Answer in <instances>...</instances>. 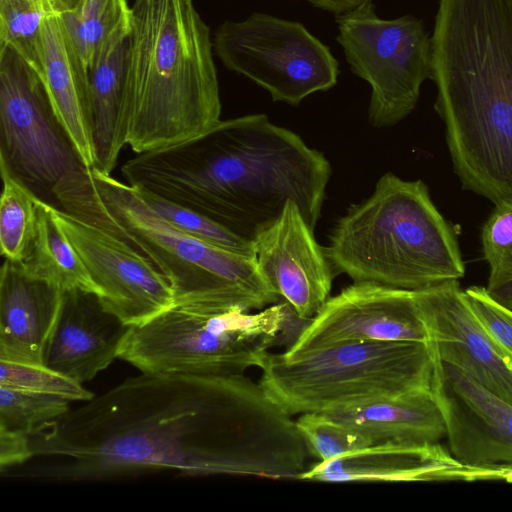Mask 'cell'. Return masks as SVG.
Segmentation results:
<instances>
[{
  "mask_svg": "<svg viewBox=\"0 0 512 512\" xmlns=\"http://www.w3.org/2000/svg\"><path fill=\"white\" fill-rule=\"evenodd\" d=\"M10 477L101 481L147 471L293 479L311 456L292 415L244 375L129 377L31 436Z\"/></svg>",
  "mask_w": 512,
  "mask_h": 512,
  "instance_id": "1",
  "label": "cell"
},
{
  "mask_svg": "<svg viewBox=\"0 0 512 512\" xmlns=\"http://www.w3.org/2000/svg\"><path fill=\"white\" fill-rule=\"evenodd\" d=\"M128 184L198 212L253 242L293 201L315 230L331 165L265 114L221 120L209 131L139 153L121 168Z\"/></svg>",
  "mask_w": 512,
  "mask_h": 512,
  "instance_id": "2",
  "label": "cell"
},
{
  "mask_svg": "<svg viewBox=\"0 0 512 512\" xmlns=\"http://www.w3.org/2000/svg\"><path fill=\"white\" fill-rule=\"evenodd\" d=\"M432 40L435 110L462 187L512 201V8L439 0Z\"/></svg>",
  "mask_w": 512,
  "mask_h": 512,
  "instance_id": "3",
  "label": "cell"
},
{
  "mask_svg": "<svg viewBox=\"0 0 512 512\" xmlns=\"http://www.w3.org/2000/svg\"><path fill=\"white\" fill-rule=\"evenodd\" d=\"M213 50L193 0L132 1L124 91L135 153L188 141L221 121Z\"/></svg>",
  "mask_w": 512,
  "mask_h": 512,
  "instance_id": "4",
  "label": "cell"
},
{
  "mask_svg": "<svg viewBox=\"0 0 512 512\" xmlns=\"http://www.w3.org/2000/svg\"><path fill=\"white\" fill-rule=\"evenodd\" d=\"M335 275L410 291L465 275L457 237L422 180L382 175L352 204L325 248Z\"/></svg>",
  "mask_w": 512,
  "mask_h": 512,
  "instance_id": "5",
  "label": "cell"
},
{
  "mask_svg": "<svg viewBox=\"0 0 512 512\" xmlns=\"http://www.w3.org/2000/svg\"><path fill=\"white\" fill-rule=\"evenodd\" d=\"M92 181L61 199L67 213L137 248L168 279L174 303L261 310L280 297L255 257L199 240L169 223L136 188L91 168Z\"/></svg>",
  "mask_w": 512,
  "mask_h": 512,
  "instance_id": "6",
  "label": "cell"
},
{
  "mask_svg": "<svg viewBox=\"0 0 512 512\" xmlns=\"http://www.w3.org/2000/svg\"><path fill=\"white\" fill-rule=\"evenodd\" d=\"M435 365L428 343L351 341L296 355L269 353L259 383L293 416L431 390Z\"/></svg>",
  "mask_w": 512,
  "mask_h": 512,
  "instance_id": "7",
  "label": "cell"
},
{
  "mask_svg": "<svg viewBox=\"0 0 512 512\" xmlns=\"http://www.w3.org/2000/svg\"><path fill=\"white\" fill-rule=\"evenodd\" d=\"M291 312L285 301L258 312L210 302L174 303L131 326L119 358L143 373L244 375L262 367Z\"/></svg>",
  "mask_w": 512,
  "mask_h": 512,
  "instance_id": "8",
  "label": "cell"
},
{
  "mask_svg": "<svg viewBox=\"0 0 512 512\" xmlns=\"http://www.w3.org/2000/svg\"><path fill=\"white\" fill-rule=\"evenodd\" d=\"M337 42L351 71L371 88L369 123L393 126L417 106L422 84L432 79V40L413 15L382 19L372 0L335 18Z\"/></svg>",
  "mask_w": 512,
  "mask_h": 512,
  "instance_id": "9",
  "label": "cell"
},
{
  "mask_svg": "<svg viewBox=\"0 0 512 512\" xmlns=\"http://www.w3.org/2000/svg\"><path fill=\"white\" fill-rule=\"evenodd\" d=\"M212 41L228 70L252 80L273 101L298 105L338 81L339 64L329 47L296 21L252 13L220 24Z\"/></svg>",
  "mask_w": 512,
  "mask_h": 512,
  "instance_id": "10",
  "label": "cell"
},
{
  "mask_svg": "<svg viewBox=\"0 0 512 512\" xmlns=\"http://www.w3.org/2000/svg\"><path fill=\"white\" fill-rule=\"evenodd\" d=\"M0 160L30 188L51 194L90 169L57 119L38 73L10 45L0 47Z\"/></svg>",
  "mask_w": 512,
  "mask_h": 512,
  "instance_id": "11",
  "label": "cell"
},
{
  "mask_svg": "<svg viewBox=\"0 0 512 512\" xmlns=\"http://www.w3.org/2000/svg\"><path fill=\"white\" fill-rule=\"evenodd\" d=\"M98 289L102 306L130 326L145 323L174 304L168 279L151 260L109 232L52 208Z\"/></svg>",
  "mask_w": 512,
  "mask_h": 512,
  "instance_id": "12",
  "label": "cell"
},
{
  "mask_svg": "<svg viewBox=\"0 0 512 512\" xmlns=\"http://www.w3.org/2000/svg\"><path fill=\"white\" fill-rule=\"evenodd\" d=\"M351 341L429 344L415 291L354 282L326 301L284 353L296 355Z\"/></svg>",
  "mask_w": 512,
  "mask_h": 512,
  "instance_id": "13",
  "label": "cell"
},
{
  "mask_svg": "<svg viewBox=\"0 0 512 512\" xmlns=\"http://www.w3.org/2000/svg\"><path fill=\"white\" fill-rule=\"evenodd\" d=\"M432 392L449 453L462 466H512V403L436 358Z\"/></svg>",
  "mask_w": 512,
  "mask_h": 512,
  "instance_id": "14",
  "label": "cell"
},
{
  "mask_svg": "<svg viewBox=\"0 0 512 512\" xmlns=\"http://www.w3.org/2000/svg\"><path fill=\"white\" fill-rule=\"evenodd\" d=\"M257 266L297 318L309 321L330 298L334 270L296 203L253 240Z\"/></svg>",
  "mask_w": 512,
  "mask_h": 512,
  "instance_id": "15",
  "label": "cell"
},
{
  "mask_svg": "<svg viewBox=\"0 0 512 512\" xmlns=\"http://www.w3.org/2000/svg\"><path fill=\"white\" fill-rule=\"evenodd\" d=\"M435 357L512 403V361L494 344L458 280L415 291Z\"/></svg>",
  "mask_w": 512,
  "mask_h": 512,
  "instance_id": "16",
  "label": "cell"
},
{
  "mask_svg": "<svg viewBox=\"0 0 512 512\" xmlns=\"http://www.w3.org/2000/svg\"><path fill=\"white\" fill-rule=\"evenodd\" d=\"M130 327L107 311L96 294L63 292L44 364L82 384L90 381L119 358Z\"/></svg>",
  "mask_w": 512,
  "mask_h": 512,
  "instance_id": "17",
  "label": "cell"
},
{
  "mask_svg": "<svg viewBox=\"0 0 512 512\" xmlns=\"http://www.w3.org/2000/svg\"><path fill=\"white\" fill-rule=\"evenodd\" d=\"M32 67L45 87L54 113L84 165L95 166L89 72L59 17L43 21Z\"/></svg>",
  "mask_w": 512,
  "mask_h": 512,
  "instance_id": "18",
  "label": "cell"
},
{
  "mask_svg": "<svg viewBox=\"0 0 512 512\" xmlns=\"http://www.w3.org/2000/svg\"><path fill=\"white\" fill-rule=\"evenodd\" d=\"M62 296L5 259L0 272V360L44 364Z\"/></svg>",
  "mask_w": 512,
  "mask_h": 512,
  "instance_id": "19",
  "label": "cell"
},
{
  "mask_svg": "<svg viewBox=\"0 0 512 512\" xmlns=\"http://www.w3.org/2000/svg\"><path fill=\"white\" fill-rule=\"evenodd\" d=\"M461 466L439 443H378L329 461H318L299 480L345 482L439 481Z\"/></svg>",
  "mask_w": 512,
  "mask_h": 512,
  "instance_id": "20",
  "label": "cell"
},
{
  "mask_svg": "<svg viewBox=\"0 0 512 512\" xmlns=\"http://www.w3.org/2000/svg\"><path fill=\"white\" fill-rule=\"evenodd\" d=\"M378 443L432 444L446 438L431 390L382 397L321 412Z\"/></svg>",
  "mask_w": 512,
  "mask_h": 512,
  "instance_id": "21",
  "label": "cell"
},
{
  "mask_svg": "<svg viewBox=\"0 0 512 512\" xmlns=\"http://www.w3.org/2000/svg\"><path fill=\"white\" fill-rule=\"evenodd\" d=\"M129 32L114 37L89 71L93 168L106 175H111L120 151L127 144L129 117L125 104L124 64Z\"/></svg>",
  "mask_w": 512,
  "mask_h": 512,
  "instance_id": "22",
  "label": "cell"
},
{
  "mask_svg": "<svg viewBox=\"0 0 512 512\" xmlns=\"http://www.w3.org/2000/svg\"><path fill=\"white\" fill-rule=\"evenodd\" d=\"M36 234L26 257L16 263L22 273L62 292L82 290L98 295L83 261L62 227L55 220L50 204L36 198Z\"/></svg>",
  "mask_w": 512,
  "mask_h": 512,
  "instance_id": "23",
  "label": "cell"
},
{
  "mask_svg": "<svg viewBox=\"0 0 512 512\" xmlns=\"http://www.w3.org/2000/svg\"><path fill=\"white\" fill-rule=\"evenodd\" d=\"M61 22L88 72L101 51L117 35L131 28L128 0H82L63 14Z\"/></svg>",
  "mask_w": 512,
  "mask_h": 512,
  "instance_id": "24",
  "label": "cell"
},
{
  "mask_svg": "<svg viewBox=\"0 0 512 512\" xmlns=\"http://www.w3.org/2000/svg\"><path fill=\"white\" fill-rule=\"evenodd\" d=\"M0 248L6 260L20 263L28 254L37 226L36 194L0 160Z\"/></svg>",
  "mask_w": 512,
  "mask_h": 512,
  "instance_id": "25",
  "label": "cell"
},
{
  "mask_svg": "<svg viewBox=\"0 0 512 512\" xmlns=\"http://www.w3.org/2000/svg\"><path fill=\"white\" fill-rule=\"evenodd\" d=\"M82 0H0V47H14L30 64L44 20L75 10Z\"/></svg>",
  "mask_w": 512,
  "mask_h": 512,
  "instance_id": "26",
  "label": "cell"
},
{
  "mask_svg": "<svg viewBox=\"0 0 512 512\" xmlns=\"http://www.w3.org/2000/svg\"><path fill=\"white\" fill-rule=\"evenodd\" d=\"M71 410L60 397L0 386V427L34 435Z\"/></svg>",
  "mask_w": 512,
  "mask_h": 512,
  "instance_id": "27",
  "label": "cell"
},
{
  "mask_svg": "<svg viewBox=\"0 0 512 512\" xmlns=\"http://www.w3.org/2000/svg\"><path fill=\"white\" fill-rule=\"evenodd\" d=\"M137 191L150 207L183 232L212 245L255 257L253 242L237 236L210 218L189 208L150 192L139 189Z\"/></svg>",
  "mask_w": 512,
  "mask_h": 512,
  "instance_id": "28",
  "label": "cell"
},
{
  "mask_svg": "<svg viewBox=\"0 0 512 512\" xmlns=\"http://www.w3.org/2000/svg\"><path fill=\"white\" fill-rule=\"evenodd\" d=\"M295 422L311 456L318 461L333 460L373 445L370 439L325 413H303Z\"/></svg>",
  "mask_w": 512,
  "mask_h": 512,
  "instance_id": "29",
  "label": "cell"
},
{
  "mask_svg": "<svg viewBox=\"0 0 512 512\" xmlns=\"http://www.w3.org/2000/svg\"><path fill=\"white\" fill-rule=\"evenodd\" d=\"M0 386L51 395L71 401H89L95 395L82 383L45 364L0 360Z\"/></svg>",
  "mask_w": 512,
  "mask_h": 512,
  "instance_id": "30",
  "label": "cell"
},
{
  "mask_svg": "<svg viewBox=\"0 0 512 512\" xmlns=\"http://www.w3.org/2000/svg\"><path fill=\"white\" fill-rule=\"evenodd\" d=\"M481 240L489 266L488 285L512 278V201L495 205L483 226Z\"/></svg>",
  "mask_w": 512,
  "mask_h": 512,
  "instance_id": "31",
  "label": "cell"
},
{
  "mask_svg": "<svg viewBox=\"0 0 512 512\" xmlns=\"http://www.w3.org/2000/svg\"><path fill=\"white\" fill-rule=\"evenodd\" d=\"M463 293L487 335L512 361V309L496 301L486 287L470 286Z\"/></svg>",
  "mask_w": 512,
  "mask_h": 512,
  "instance_id": "32",
  "label": "cell"
},
{
  "mask_svg": "<svg viewBox=\"0 0 512 512\" xmlns=\"http://www.w3.org/2000/svg\"><path fill=\"white\" fill-rule=\"evenodd\" d=\"M34 457L31 436L0 427V472L25 465Z\"/></svg>",
  "mask_w": 512,
  "mask_h": 512,
  "instance_id": "33",
  "label": "cell"
},
{
  "mask_svg": "<svg viewBox=\"0 0 512 512\" xmlns=\"http://www.w3.org/2000/svg\"><path fill=\"white\" fill-rule=\"evenodd\" d=\"M313 7L330 12L335 16L356 8L369 0H307Z\"/></svg>",
  "mask_w": 512,
  "mask_h": 512,
  "instance_id": "34",
  "label": "cell"
},
{
  "mask_svg": "<svg viewBox=\"0 0 512 512\" xmlns=\"http://www.w3.org/2000/svg\"><path fill=\"white\" fill-rule=\"evenodd\" d=\"M486 289L496 301L512 309V278L487 285Z\"/></svg>",
  "mask_w": 512,
  "mask_h": 512,
  "instance_id": "35",
  "label": "cell"
},
{
  "mask_svg": "<svg viewBox=\"0 0 512 512\" xmlns=\"http://www.w3.org/2000/svg\"><path fill=\"white\" fill-rule=\"evenodd\" d=\"M512 8V0H507Z\"/></svg>",
  "mask_w": 512,
  "mask_h": 512,
  "instance_id": "36",
  "label": "cell"
}]
</instances>
